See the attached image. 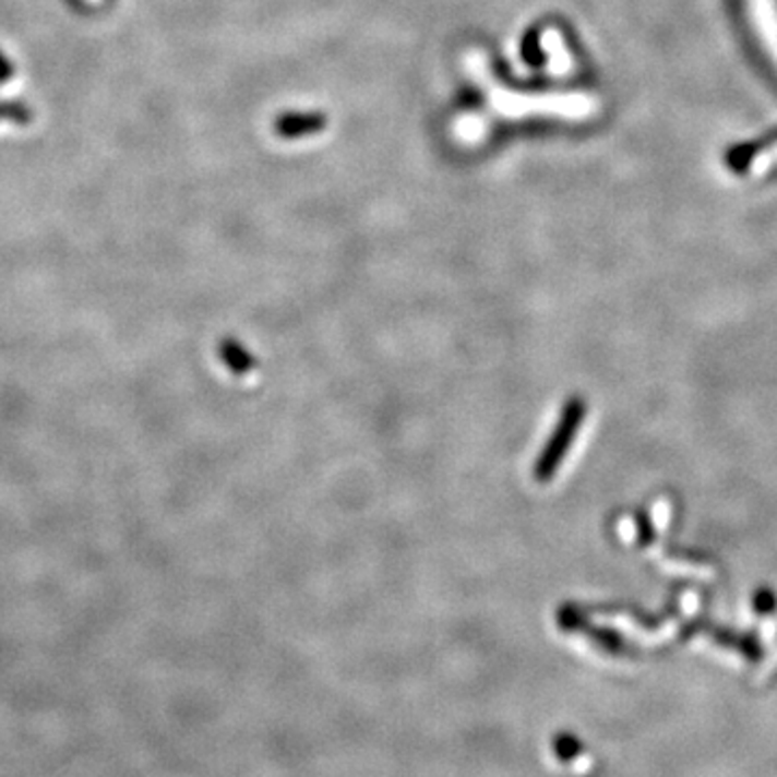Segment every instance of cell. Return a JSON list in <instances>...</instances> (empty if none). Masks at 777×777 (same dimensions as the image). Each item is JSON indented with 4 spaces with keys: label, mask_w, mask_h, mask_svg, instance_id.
<instances>
[{
    "label": "cell",
    "mask_w": 777,
    "mask_h": 777,
    "mask_svg": "<svg viewBox=\"0 0 777 777\" xmlns=\"http://www.w3.org/2000/svg\"><path fill=\"white\" fill-rule=\"evenodd\" d=\"M583 415H585V404H583L582 397H573L562 413L560 426L553 432V439L549 441L542 458L536 465V476L540 482H547L558 471V465L562 463L569 445L573 443V439L582 426Z\"/></svg>",
    "instance_id": "cell-1"
},
{
    "label": "cell",
    "mask_w": 777,
    "mask_h": 777,
    "mask_svg": "<svg viewBox=\"0 0 777 777\" xmlns=\"http://www.w3.org/2000/svg\"><path fill=\"white\" fill-rule=\"evenodd\" d=\"M745 9L763 52L777 68V0H745Z\"/></svg>",
    "instance_id": "cell-2"
},
{
    "label": "cell",
    "mask_w": 777,
    "mask_h": 777,
    "mask_svg": "<svg viewBox=\"0 0 777 777\" xmlns=\"http://www.w3.org/2000/svg\"><path fill=\"white\" fill-rule=\"evenodd\" d=\"M745 169H748L752 176H765V174L777 169V141L776 143H769V145L761 147L758 152H754V154L748 158Z\"/></svg>",
    "instance_id": "cell-3"
},
{
    "label": "cell",
    "mask_w": 777,
    "mask_h": 777,
    "mask_svg": "<svg viewBox=\"0 0 777 777\" xmlns=\"http://www.w3.org/2000/svg\"><path fill=\"white\" fill-rule=\"evenodd\" d=\"M772 605H774V594L767 591V589H763V591L758 594V598H756V607L765 611V609H769Z\"/></svg>",
    "instance_id": "cell-4"
},
{
    "label": "cell",
    "mask_w": 777,
    "mask_h": 777,
    "mask_svg": "<svg viewBox=\"0 0 777 777\" xmlns=\"http://www.w3.org/2000/svg\"><path fill=\"white\" fill-rule=\"evenodd\" d=\"M9 74V68H7V63L2 61V57H0V79H4Z\"/></svg>",
    "instance_id": "cell-5"
},
{
    "label": "cell",
    "mask_w": 777,
    "mask_h": 777,
    "mask_svg": "<svg viewBox=\"0 0 777 777\" xmlns=\"http://www.w3.org/2000/svg\"><path fill=\"white\" fill-rule=\"evenodd\" d=\"M89 2H99V0H89Z\"/></svg>",
    "instance_id": "cell-6"
}]
</instances>
